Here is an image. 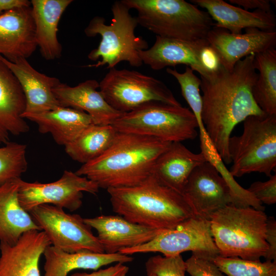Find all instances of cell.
Listing matches in <instances>:
<instances>
[{"mask_svg": "<svg viewBox=\"0 0 276 276\" xmlns=\"http://www.w3.org/2000/svg\"><path fill=\"white\" fill-rule=\"evenodd\" d=\"M255 54L238 61L232 70L223 66L209 78H201L202 119L214 146L226 164L231 163L228 141L235 127L247 117L264 113L254 99L258 78Z\"/></svg>", "mask_w": 276, "mask_h": 276, "instance_id": "cell-1", "label": "cell"}, {"mask_svg": "<svg viewBox=\"0 0 276 276\" xmlns=\"http://www.w3.org/2000/svg\"><path fill=\"white\" fill-rule=\"evenodd\" d=\"M171 142L118 132L111 146L97 158L83 164L75 173L108 189L138 185L151 175L158 157Z\"/></svg>", "mask_w": 276, "mask_h": 276, "instance_id": "cell-2", "label": "cell"}, {"mask_svg": "<svg viewBox=\"0 0 276 276\" xmlns=\"http://www.w3.org/2000/svg\"><path fill=\"white\" fill-rule=\"evenodd\" d=\"M107 191L113 211L133 223L164 231L194 216L182 195L152 175L138 185Z\"/></svg>", "mask_w": 276, "mask_h": 276, "instance_id": "cell-3", "label": "cell"}, {"mask_svg": "<svg viewBox=\"0 0 276 276\" xmlns=\"http://www.w3.org/2000/svg\"><path fill=\"white\" fill-rule=\"evenodd\" d=\"M267 216L252 207L227 204L215 212L210 219V228L219 256L260 260L268 249Z\"/></svg>", "mask_w": 276, "mask_h": 276, "instance_id": "cell-4", "label": "cell"}, {"mask_svg": "<svg viewBox=\"0 0 276 276\" xmlns=\"http://www.w3.org/2000/svg\"><path fill=\"white\" fill-rule=\"evenodd\" d=\"M137 13L138 25L162 37L196 42L214 26L206 11L184 0H122Z\"/></svg>", "mask_w": 276, "mask_h": 276, "instance_id": "cell-5", "label": "cell"}, {"mask_svg": "<svg viewBox=\"0 0 276 276\" xmlns=\"http://www.w3.org/2000/svg\"><path fill=\"white\" fill-rule=\"evenodd\" d=\"M130 10L122 0L117 1L111 6L112 17L109 25L100 16H95L90 21L84 30L85 35L88 37L99 35L101 41L87 56L90 60L98 61L87 66L107 65V68L110 69L122 61L134 67L143 65L139 53L148 49V44L143 38L135 35L138 23Z\"/></svg>", "mask_w": 276, "mask_h": 276, "instance_id": "cell-6", "label": "cell"}, {"mask_svg": "<svg viewBox=\"0 0 276 276\" xmlns=\"http://www.w3.org/2000/svg\"><path fill=\"white\" fill-rule=\"evenodd\" d=\"M227 148L233 177L252 172L270 177L276 167V115L247 117L243 121L242 133L231 136Z\"/></svg>", "mask_w": 276, "mask_h": 276, "instance_id": "cell-7", "label": "cell"}, {"mask_svg": "<svg viewBox=\"0 0 276 276\" xmlns=\"http://www.w3.org/2000/svg\"><path fill=\"white\" fill-rule=\"evenodd\" d=\"M119 132L181 142L197 136L198 124L191 110L160 102L146 103L123 113L111 124Z\"/></svg>", "mask_w": 276, "mask_h": 276, "instance_id": "cell-8", "label": "cell"}, {"mask_svg": "<svg viewBox=\"0 0 276 276\" xmlns=\"http://www.w3.org/2000/svg\"><path fill=\"white\" fill-rule=\"evenodd\" d=\"M99 89L108 104L122 113L151 102L181 105L162 81L136 71L110 68Z\"/></svg>", "mask_w": 276, "mask_h": 276, "instance_id": "cell-9", "label": "cell"}, {"mask_svg": "<svg viewBox=\"0 0 276 276\" xmlns=\"http://www.w3.org/2000/svg\"><path fill=\"white\" fill-rule=\"evenodd\" d=\"M29 213L45 234L51 245L69 253L105 252L91 227L80 215L66 213L63 209L48 204L38 205Z\"/></svg>", "mask_w": 276, "mask_h": 276, "instance_id": "cell-10", "label": "cell"}, {"mask_svg": "<svg viewBox=\"0 0 276 276\" xmlns=\"http://www.w3.org/2000/svg\"><path fill=\"white\" fill-rule=\"evenodd\" d=\"M186 251H191L212 261L219 256L210 220L193 216L174 228L162 231L146 243L123 248L119 252L129 255L158 252L164 256H172Z\"/></svg>", "mask_w": 276, "mask_h": 276, "instance_id": "cell-11", "label": "cell"}, {"mask_svg": "<svg viewBox=\"0 0 276 276\" xmlns=\"http://www.w3.org/2000/svg\"><path fill=\"white\" fill-rule=\"evenodd\" d=\"M99 189L86 177L65 170L58 180L50 183L29 182L20 178L18 196L21 206L28 212L44 204L73 212L82 205L83 192L96 194Z\"/></svg>", "mask_w": 276, "mask_h": 276, "instance_id": "cell-12", "label": "cell"}, {"mask_svg": "<svg viewBox=\"0 0 276 276\" xmlns=\"http://www.w3.org/2000/svg\"><path fill=\"white\" fill-rule=\"evenodd\" d=\"M181 195L194 216L208 220L215 212L233 203L226 181L208 161L193 170Z\"/></svg>", "mask_w": 276, "mask_h": 276, "instance_id": "cell-13", "label": "cell"}, {"mask_svg": "<svg viewBox=\"0 0 276 276\" xmlns=\"http://www.w3.org/2000/svg\"><path fill=\"white\" fill-rule=\"evenodd\" d=\"M206 40L218 55L222 66L232 70L243 58L275 48L276 31L248 28L244 33L233 34L213 26L207 35Z\"/></svg>", "mask_w": 276, "mask_h": 276, "instance_id": "cell-14", "label": "cell"}, {"mask_svg": "<svg viewBox=\"0 0 276 276\" xmlns=\"http://www.w3.org/2000/svg\"><path fill=\"white\" fill-rule=\"evenodd\" d=\"M51 243L43 231L24 233L17 242L0 243V276H40L39 260Z\"/></svg>", "mask_w": 276, "mask_h": 276, "instance_id": "cell-15", "label": "cell"}, {"mask_svg": "<svg viewBox=\"0 0 276 276\" xmlns=\"http://www.w3.org/2000/svg\"><path fill=\"white\" fill-rule=\"evenodd\" d=\"M37 47L31 6L0 14V55L13 62L31 56Z\"/></svg>", "mask_w": 276, "mask_h": 276, "instance_id": "cell-16", "label": "cell"}, {"mask_svg": "<svg viewBox=\"0 0 276 276\" xmlns=\"http://www.w3.org/2000/svg\"><path fill=\"white\" fill-rule=\"evenodd\" d=\"M83 220L96 230L97 238L104 252L108 254L146 243L162 232L132 223L119 215H101Z\"/></svg>", "mask_w": 276, "mask_h": 276, "instance_id": "cell-17", "label": "cell"}, {"mask_svg": "<svg viewBox=\"0 0 276 276\" xmlns=\"http://www.w3.org/2000/svg\"><path fill=\"white\" fill-rule=\"evenodd\" d=\"M0 59L11 70L21 87L26 99L24 112L39 113L61 106L53 91L61 83L59 79L37 71L27 58H19L11 62L0 55Z\"/></svg>", "mask_w": 276, "mask_h": 276, "instance_id": "cell-18", "label": "cell"}, {"mask_svg": "<svg viewBox=\"0 0 276 276\" xmlns=\"http://www.w3.org/2000/svg\"><path fill=\"white\" fill-rule=\"evenodd\" d=\"M208 43L206 39L190 42L156 36L153 45L139 55L143 63L153 70L185 64L198 72L201 78L208 79L210 76L200 59L201 50Z\"/></svg>", "mask_w": 276, "mask_h": 276, "instance_id": "cell-19", "label": "cell"}, {"mask_svg": "<svg viewBox=\"0 0 276 276\" xmlns=\"http://www.w3.org/2000/svg\"><path fill=\"white\" fill-rule=\"evenodd\" d=\"M98 88L99 82L90 79L75 86L61 82L53 91L61 106L86 112L94 124L111 125L123 113L109 105Z\"/></svg>", "mask_w": 276, "mask_h": 276, "instance_id": "cell-20", "label": "cell"}, {"mask_svg": "<svg viewBox=\"0 0 276 276\" xmlns=\"http://www.w3.org/2000/svg\"><path fill=\"white\" fill-rule=\"evenodd\" d=\"M191 3L205 9L214 26L233 34L242 33L243 29L257 28L261 30H275L276 19L273 12L255 10H246L222 0H191Z\"/></svg>", "mask_w": 276, "mask_h": 276, "instance_id": "cell-21", "label": "cell"}, {"mask_svg": "<svg viewBox=\"0 0 276 276\" xmlns=\"http://www.w3.org/2000/svg\"><path fill=\"white\" fill-rule=\"evenodd\" d=\"M25 108L26 99L19 82L0 59V145L10 142L11 135L29 131L22 117Z\"/></svg>", "mask_w": 276, "mask_h": 276, "instance_id": "cell-22", "label": "cell"}, {"mask_svg": "<svg viewBox=\"0 0 276 276\" xmlns=\"http://www.w3.org/2000/svg\"><path fill=\"white\" fill-rule=\"evenodd\" d=\"M206 161L201 152L193 153L181 142H172L156 159L151 175L162 185L181 195L192 172Z\"/></svg>", "mask_w": 276, "mask_h": 276, "instance_id": "cell-23", "label": "cell"}, {"mask_svg": "<svg viewBox=\"0 0 276 276\" xmlns=\"http://www.w3.org/2000/svg\"><path fill=\"white\" fill-rule=\"evenodd\" d=\"M22 117L35 122L40 133H50L57 144L64 147L93 124L86 112L62 106L39 113L24 112Z\"/></svg>", "mask_w": 276, "mask_h": 276, "instance_id": "cell-24", "label": "cell"}, {"mask_svg": "<svg viewBox=\"0 0 276 276\" xmlns=\"http://www.w3.org/2000/svg\"><path fill=\"white\" fill-rule=\"evenodd\" d=\"M44 276H67L76 269L97 270L113 263L131 262L133 258L120 252L108 254L91 251L69 253L50 245L45 249Z\"/></svg>", "mask_w": 276, "mask_h": 276, "instance_id": "cell-25", "label": "cell"}, {"mask_svg": "<svg viewBox=\"0 0 276 276\" xmlns=\"http://www.w3.org/2000/svg\"><path fill=\"white\" fill-rule=\"evenodd\" d=\"M72 0H32L31 6L35 24L37 47L47 60L59 58L62 47L57 37L60 18Z\"/></svg>", "mask_w": 276, "mask_h": 276, "instance_id": "cell-26", "label": "cell"}, {"mask_svg": "<svg viewBox=\"0 0 276 276\" xmlns=\"http://www.w3.org/2000/svg\"><path fill=\"white\" fill-rule=\"evenodd\" d=\"M14 179L0 186V242L14 244L28 231L41 228L18 200L19 180Z\"/></svg>", "mask_w": 276, "mask_h": 276, "instance_id": "cell-27", "label": "cell"}, {"mask_svg": "<svg viewBox=\"0 0 276 276\" xmlns=\"http://www.w3.org/2000/svg\"><path fill=\"white\" fill-rule=\"evenodd\" d=\"M117 133L112 125L91 124L65 146V152L72 159L82 164H86L108 150Z\"/></svg>", "mask_w": 276, "mask_h": 276, "instance_id": "cell-28", "label": "cell"}, {"mask_svg": "<svg viewBox=\"0 0 276 276\" xmlns=\"http://www.w3.org/2000/svg\"><path fill=\"white\" fill-rule=\"evenodd\" d=\"M254 64L259 71L252 94L256 103L265 114L276 115V50L255 55Z\"/></svg>", "mask_w": 276, "mask_h": 276, "instance_id": "cell-29", "label": "cell"}, {"mask_svg": "<svg viewBox=\"0 0 276 276\" xmlns=\"http://www.w3.org/2000/svg\"><path fill=\"white\" fill-rule=\"evenodd\" d=\"M167 72L174 77L179 83L181 94L191 109L196 120L199 130V137L208 135L202 119V99L200 88L201 79L194 73L189 66L183 73H179L176 69L168 67Z\"/></svg>", "mask_w": 276, "mask_h": 276, "instance_id": "cell-30", "label": "cell"}, {"mask_svg": "<svg viewBox=\"0 0 276 276\" xmlns=\"http://www.w3.org/2000/svg\"><path fill=\"white\" fill-rule=\"evenodd\" d=\"M213 262L227 276H276V261L248 260L218 256Z\"/></svg>", "mask_w": 276, "mask_h": 276, "instance_id": "cell-31", "label": "cell"}, {"mask_svg": "<svg viewBox=\"0 0 276 276\" xmlns=\"http://www.w3.org/2000/svg\"><path fill=\"white\" fill-rule=\"evenodd\" d=\"M26 145L13 142L0 147V186L20 178L26 171Z\"/></svg>", "mask_w": 276, "mask_h": 276, "instance_id": "cell-32", "label": "cell"}, {"mask_svg": "<svg viewBox=\"0 0 276 276\" xmlns=\"http://www.w3.org/2000/svg\"><path fill=\"white\" fill-rule=\"evenodd\" d=\"M145 268L147 275L155 276H185L186 271L185 261L180 254L151 257L146 262Z\"/></svg>", "mask_w": 276, "mask_h": 276, "instance_id": "cell-33", "label": "cell"}, {"mask_svg": "<svg viewBox=\"0 0 276 276\" xmlns=\"http://www.w3.org/2000/svg\"><path fill=\"white\" fill-rule=\"evenodd\" d=\"M185 263L191 276H225L212 260L194 254Z\"/></svg>", "mask_w": 276, "mask_h": 276, "instance_id": "cell-34", "label": "cell"}, {"mask_svg": "<svg viewBox=\"0 0 276 276\" xmlns=\"http://www.w3.org/2000/svg\"><path fill=\"white\" fill-rule=\"evenodd\" d=\"M247 190L262 203L268 205L276 202V174L271 175L266 181L252 183Z\"/></svg>", "mask_w": 276, "mask_h": 276, "instance_id": "cell-35", "label": "cell"}, {"mask_svg": "<svg viewBox=\"0 0 276 276\" xmlns=\"http://www.w3.org/2000/svg\"><path fill=\"white\" fill-rule=\"evenodd\" d=\"M200 59L202 65L210 77L222 67L218 55L209 43L202 48Z\"/></svg>", "mask_w": 276, "mask_h": 276, "instance_id": "cell-36", "label": "cell"}, {"mask_svg": "<svg viewBox=\"0 0 276 276\" xmlns=\"http://www.w3.org/2000/svg\"><path fill=\"white\" fill-rule=\"evenodd\" d=\"M266 242L268 249L264 256L267 261H276V221L274 217H267Z\"/></svg>", "mask_w": 276, "mask_h": 276, "instance_id": "cell-37", "label": "cell"}, {"mask_svg": "<svg viewBox=\"0 0 276 276\" xmlns=\"http://www.w3.org/2000/svg\"><path fill=\"white\" fill-rule=\"evenodd\" d=\"M129 271L128 267L122 263H117L103 269H99L90 273L76 272L70 276H126Z\"/></svg>", "mask_w": 276, "mask_h": 276, "instance_id": "cell-38", "label": "cell"}, {"mask_svg": "<svg viewBox=\"0 0 276 276\" xmlns=\"http://www.w3.org/2000/svg\"><path fill=\"white\" fill-rule=\"evenodd\" d=\"M229 2L248 11L249 9L271 11V2L269 0H229Z\"/></svg>", "mask_w": 276, "mask_h": 276, "instance_id": "cell-39", "label": "cell"}, {"mask_svg": "<svg viewBox=\"0 0 276 276\" xmlns=\"http://www.w3.org/2000/svg\"><path fill=\"white\" fill-rule=\"evenodd\" d=\"M29 6L31 1L28 0H0V14L15 8Z\"/></svg>", "mask_w": 276, "mask_h": 276, "instance_id": "cell-40", "label": "cell"}, {"mask_svg": "<svg viewBox=\"0 0 276 276\" xmlns=\"http://www.w3.org/2000/svg\"><path fill=\"white\" fill-rule=\"evenodd\" d=\"M147 276H155V275H153V274H150V275H147Z\"/></svg>", "mask_w": 276, "mask_h": 276, "instance_id": "cell-41", "label": "cell"}]
</instances>
